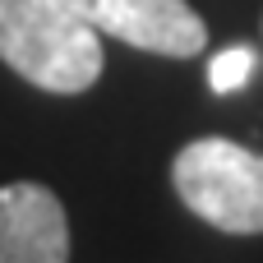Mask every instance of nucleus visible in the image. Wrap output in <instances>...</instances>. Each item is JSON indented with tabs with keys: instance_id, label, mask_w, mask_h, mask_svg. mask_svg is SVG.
<instances>
[{
	"instance_id": "obj_1",
	"label": "nucleus",
	"mask_w": 263,
	"mask_h": 263,
	"mask_svg": "<svg viewBox=\"0 0 263 263\" xmlns=\"http://www.w3.org/2000/svg\"><path fill=\"white\" fill-rule=\"evenodd\" d=\"M0 60L42 92H88L102 74V32L69 0H0Z\"/></svg>"
},
{
	"instance_id": "obj_2",
	"label": "nucleus",
	"mask_w": 263,
	"mask_h": 263,
	"mask_svg": "<svg viewBox=\"0 0 263 263\" xmlns=\"http://www.w3.org/2000/svg\"><path fill=\"white\" fill-rule=\"evenodd\" d=\"M176 194L194 217L227 236L263 231V153L231 139H194L171 162Z\"/></svg>"
},
{
	"instance_id": "obj_3",
	"label": "nucleus",
	"mask_w": 263,
	"mask_h": 263,
	"mask_svg": "<svg viewBox=\"0 0 263 263\" xmlns=\"http://www.w3.org/2000/svg\"><path fill=\"white\" fill-rule=\"evenodd\" d=\"M97 32L120 37L139 51L190 60L208 46L203 18L185 0H69Z\"/></svg>"
},
{
	"instance_id": "obj_4",
	"label": "nucleus",
	"mask_w": 263,
	"mask_h": 263,
	"mask_svg": "<svg viewBox=\"0 0 263 263\" xmlns=\"http://www.w3.org/2000/svg\"><path fill=\"white\" fill-rule=\"evenodd\" d=\"M0 263H69V222L46 185H0Z\"/></svg>"
},
{
	"instance_id": "obj_5",
	"label": "nucleus",
	"mask_w": 263,
	"mask_h": 263,
	"mask_svg": "<svg viewBox=\"0 0 263 263\" xmlns=\"http://www.w3.org/2000/svg\"><path fill=\"white\" fill-rule=\"evenodd\" d=\"M254 69H259L254 46H227V51H217L213 65H208V88H213V92H240V88L254 79Z\"/></svg>"
}]
</instances>
